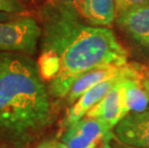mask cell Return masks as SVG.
<instances>
[{
    "label": "cell",
    "mask_w": 149,
    "mask_h": 148,
    "mask_svg": "<svg viewBox=\"0 0 149 148\" xmlns=\"http://www.w3.org/2000/svg\"><path fill=\"white\" fill-rule=\"evenodd\" d=\"M113 135L123 145L149 148V111L128 114L115 127Z\"/></svg>",
    "instance_id": "cell-7"
},
{
    "label": "cell",
    "mask_w": 149,
    "mask_h": 148,
    "mask_svg": "<svg viewBox=\"0 0 149 148\" xmlns=\"http://www.w3.org/2000/svg\"><path fill=\"white\" fill-rule=\"evenodd\" d=\"M116 18L115 0H85L83 19L93 26H110Z\"/></svg>",
    "instance_id": "cell-10"
},
{
    "label": "cell",
    "mask_w": 149,
    "mask_h": 148,
    "mask_svg": "<svg viewBox=\"0 0 149 148\" xmlns=\"http://www.w3.org/2000/svg\"><path fill=\"white\" fill-rule=\"evenodd\" d=\"M142 85H143L145 90L147 91V93L149 94V78H145L142 80Z\"/></svg>",
    "instance_id": "cell-17"
},
{
    "label": "cell",
    "mask_w": 149,
    "mask_h": 148,
    "mask_svg": "<svg viewBox=\"0 0 149 148\" xmlns=\"http://www.w3.org/2000/svg\"><path fill=\"white\" fill-rule=\"evenodd\" d=\"M42 20L40 75L54 98L68 96L81 76L128 64V52L108 27L85 24L80 15L47 1Z\"/></svg>",
    "instance_id": "cell-1"
},
{
    "label": "cell",
    "mask_w": 149,
    "mask_h": 148,
    "mask_svg": "<svg viewBox=\"0 0 149 148\" xmlns=\"http://www.w3.org/2000/svg\"><path fill=\"white\" fill-rule=\"evenodd\" d=\"M128 114L130 112L126 102V81H124L113 88L85 116L99 119L113 130Z\"/></svg>",
    "instance_id": "cell-6"
},
{
    "label": "cell",
    "mask_w": 149,
    "mask_h": 148,
    "mask_svg": "<svg viewBox=\"0 0 149 148\" xmlns=\"http://www.w3.org/2000/svg\"><path fill=\"white\" fill-rule=\"evenodd\" d=\"M113 129L97 118L84 116L68 127L62 142L65 148H112Z\"/></svg>",
    "instance_id": "cell-4"
},
{
    "label": "cell",
    "mask_w": 149,
    "mask_h": 148,
    "mask_svg": "<svg viewBox=\"0 0 149 148\" xmlns=\"http://www.w3.org/2000/svg\"><path fill=\"white\" fill-rule=\"evenodd\" d=\"M116 148H135V147H131V146H126V145H123V144H121V145H118V146H116Z\"/></svg>",
    "instance_id": "cell-20"
},
{
    "label": "cell",
    "mask_w": 149,
    "mask_h": 148,
    "mask_svg": "<svg viewBox=\"0 0 149 148\" xmlns=\"http://www.w3.org/2000/svg\"><path fill=\"white\" fill-rule=\"evenodd\" d=\"M145 70L141 65L138 64H126L122 67H107L100 68L95 70L90 71L84 74L74 83L70 91L68 94V103L73 104L83 94L93 88L95 85L101 82L111 79L116 77H126L129 79L134 80H143Z\"/></svg>",
    "instance_id": "cell-5"
},
{
    "label": "cell",
    "mask_w": 149,
    "mask_h": 148,
    "mask_svg": "<svg viewBox=\"0 0 149 148\" xmlns=\"http://www.w3.org/2000/svg\"><path fill=\"white\" fill-rule=\"evenodd\" d=\"M54 141L55 140H47L43 141V142L40 143L36 148H53L54 145Z\"/></svg>",
    "instance_id": "cell-16"
},
{
    "label": "cell",
    "mask_w": 149,
    "mask_h": 148,
    "mask_svg": "<svg viewBox=\"0 0 149 148\" xmlns=\"http://www.w3.org/2000/svg\"><path fill=\"white\" fill-rule=\"evenodd\" d=\"M48 2L74 12L83 18V9L85 0H48Z\"/></svg>",
    "instance_id": "cell-12"
},
{
    "label": "cell",
    "mask_w": 149,
    "mask_h": 148,
    "mask_svg": "<svg viewBox=\"0 0 149 148\" xmlns=\"http://www.w3.org/2000/svg\"><path fill=\"white\" fill-rule=\"evenodd\" d=\"M52 120L50 93L29 55L0 53V148H30Z\"/></svg>",
    "instance_id": "cell-2"
},
{
    "label": "cell",
    "mask_w": 149,
    "mask_h": 148,
    "mask_svg": "<svg viewBox=\"0 0 149 148\" xmlns=\"http://www.w3.org/2000/svg\"><path fill=\"white\" fill-rule=\"evenodd\" d=\"M26 10L18 0H0V12L7 14H18Z\"/></svg>",
    "instance_id": "cell-14"
},
{
    "label": "cell",
    "mask_w": 149,
    "mask_h": 148,
    "mask_svg": "<svg viewBox=\"0 0 149 148\" xmlns=\"http://www.w3.org/2000/svg\"><path fill=\"white\" fill-rule=\"evenodd\" d=\"M123 32L138 43L149 37V1L116 18Z\"/></svg>",
    "instance_id": "cell-9"
},
{
    "label": "cell",
    "mask_w": 149,
    "mask_h": 148,
    "mask_svg": "<svg viewBox=\"0 0 149 148\" xmlns=\"http://www.w3.org/2000/svg\"><path fill=\"white\" fill-rule=\"evenodd\" d=\"M53 148H65V146L63 144L62 141H54Z\"/></svg>",
    "instance_id": "cell-18"
},
{
    "label": "cell",
    "mask_w": 149,
    "mask_h": 148,
    "mask_svg": "<svg viewBox=\"0 0 149 148\" xmlns=\"http://www.w3.org/2000/svg\"><path fill=\"white\" fill-rule=\"evenodd\" d=\"M42 33V26L29 15L2 21L0 22V53L35 55Z\"/></svg>",
    "instance_id": "cell-3"
},
{
    "label": "cell",
    "mask_w": 149,
    "mask_h": 148,
    "mask_svg": "<svg viewBox=\"0 0 149 148\" xmlns=\"http://www.w3.org/2000/svg\"><path fill=\"white\" fill-rule=\"evenodd\" d=\"M149 0H115L116 17L124 13L145 4Z\"/></svg>",
    "instance_id": "cell-13"
},
{
    "label": "cell",
    "mask_w": 149,
    "mask_h": 148,
    "mask_svg": "<svg viewBox=\"0 0 149 148\" xmlns=\"http://www.w3.org/2000/svg\"><path fill=\"white\" fill-rule=\"evenodd\" d=\"M139 44L142 45V46H145V47H149V37L146 38V39H144L142 42H139Z\"/></svg>",
    "instance_id": "cell-19"
},
{
    "label": "cell",
    "mask_w": 149,
    "mask_h": 148,
    "mask_svg": "<svg viewBox=\"0 0 149 148\" xmlns=\"http://www.w3.org/2000/svg\"><path fill=\"white\" fill-rule=\"evenodd\" d=\"M15 17H17L15 14H7V13L0 12V22L10 20V19H13V18H15Z\"/></svg>",
    "instance_id": "cell-15"
},
{
    "label": "cell",
    "mask_w": 149,
    "mask_h": 148,
    "mask_svg": "<svg viewBox=\"0 0 149 148\" xmlns=\"http://www.w3.org/2000/svg\"><path fill=\"white\" fill-rule=\"evenodd\" d=\"M126 102L130 113H139L146 110L149 94L142 85V80L126 81Z\"/></svg>",
    "instance_id": "cell-11"
},
{
    "label": "cell",
    "mask_w": 149,
    "mask_h": 148,
    "mask_svg": "<svg viewBox=\"0 0 149 148\" xmlns=\"http://www.w3.org/2000/svg\"><path fill=\"white\" fill-rule=\"evenodd\" d=\"M127 80H134V79H129V78L122 77V76L111 78V79L101 82V83L91 88L90 90H88L68 109V113H66V118H65L66 126L69 127L70 125L76 123L77 121L83 118L87 115V113L94 105H96L100 100H102L113 88H116L117 85H119L120 83Z\"/></svg>",
    "instance_id": "cell-8"
}]
</instances>
